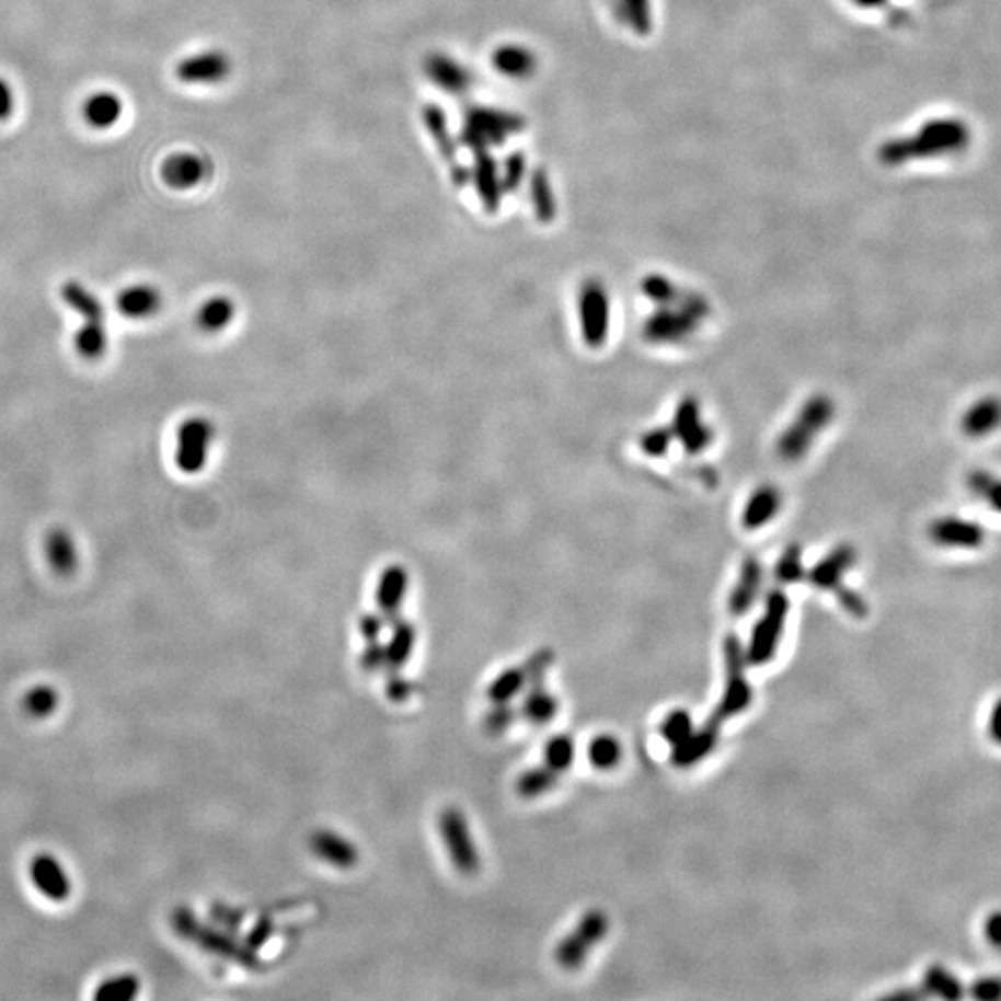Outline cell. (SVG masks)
Returning <instances> with one entry per match:
<instances>
[{"label":"cell","mask_w":1001,"mask_h":1001,"mask_svg":"<svg viewBox=\"0 0 1001 1001\" xmlns=\"http://www.w3.org/2000/svg\"><path fill=\"white\" fill-rule=\"evenodd\" d=\"M966 486L977 499L985 500L994 513L1001 514V476L985 470L971 471L966 479Z\"/></svg>","instance_id":"8d00e7d4"},{"label":"cell","mask_w":1001,"mask_h":1001,"mask_svg":"<svg viewBox=\"0 0 1001 1001\" xmlns=\"http://www.w3.org/2000/svg\"><path fill=\"white\" fill-rule=\"evenodd\" d=\"M163 297L152 284H130L115 297V308L127 320L141 321L160 312Z\"/></svg>","instance_id":"7402d4cb"},{"label":"cell","mask_w":1001,"mask_h":1001,"mask_svg":"<svg viewBox=\"0 0 1001 1001\" xmlns=\"http://www.w3.org/2000/svg\"><path fill=\"white\" fill-rule=\"evenodd\" d=\"M720 727H722V725L709 720L698 733L692 730V735L687 736L681 744L674 746L671 762H674L677 768H692L694 764H698V762H701V760L705 759L706 755H711L712 751H714V748H716L720 738Z\"/></svg>","instance_id":"d4e9b609"},{"label":"cell","mask_w":1001,"mask_h":1001,"mask_svg":"<svg viewBox=\"0 0 1001 1001\" xmlns=\"http://www.w3.org/2000/svg\"><path fill=\"white\" fill-rule=\"evenodd\" d=\"M45 556L53 572L60 577H71L79 567V545L66 529H53L45 538Z\"/></svg>","instance_id":"4316f807"},{"label":"cell","mask_w":1001,"mask_h":1001,"mask_svg":"<svg viewBox=\"0 0 1001 1001\" xmlns=\"http://www.w3.org/2000/svg\"><path fill=\"white\" fill-rule=\"evenodd\" d=\"M556 712H559V701H556L555 695L548 692L543 684L529 687V692H527L523 705H521V714L531 724H550L551 720L555 718Z\"/></svg>","instance_id":"d6a6232c"},{"label":"cell","mask_w":1001,"mask_h":1001,"mask_svg":"<svg viewBox=\"0 0 1001 1001\" xmlns=\"http://www.w3.org/2000/svg\"><path fill=\"white\" fill-rule=\"evenodd\" d=\"M310 850L315 856H320L321 861H325L336 868L349 870L360 861L358 850L350 844L349 840L340 837L338 832L325 831V829L314 832L310 837Z\"/></svg>","instance_id":"484cf974"},{"label":"cell","mask_w":1001,"mask_h":1001,"mask_svg":"<svg viewBox=\"0 0 1001 1001\" xmlns=\"http://www.w3.org/2000/svg\"><path fill=\"white\" fill-rule=\"evenodd\" d=\"M516 716H518V712L510 706V703H497V705H494V709L486 714L484 727H486V730L492 733V735H500V733H505V730L516 722Z\"/></svg>","instance_id":"7dc6e473"},{"label":"cell","mask_w":1001,"mask_h":1001,"mask_svg":"<svg viewBox=\"0 0 1001 1001\" xmlns=\"http://www.w3.org/2000/svg\"><path fill=\"white\" fill-rule=\"evenodd\" d=\"M122 99L110 91L93 93L91 97L85 99L84 108H82L85 123L97 130L114 127L115 123L122 119Z\"/></svg>","instance_id":"f546056e"},{"label":"cell","mask_w":1001,"mask_h":1001,"mask_svg":"<svg viewBox=\"0 0 1001 1001\" xmlns=\"http://www.w3.org/2000/svg\"><path fill=\"white\" fill-rule=\"evenodd\" d=\"M580 336L590 349L603 347L610 331V299L603 284L596 278L583 283L577 297Z\"/></svg>","instance_id":"9c48e42d"},{"label":"cell","mask_w":1001,"mask_h":1001,"mask_svg":"<svg viewBox=\"0 0 1001 1001\" xmlns=\"http://www.w3.org/2000/svg\"><path fill=\"white\" fill-rule=\"evenodd\" d=\"M671 440H674L671 427L649 428L640 438V447H642V451L646 452L647 457L660 459L670 449Z\"/></svg>","instance_id":"bcb514c9"},{"label":"cell","mask_w":1001,"mask_h":1001,"mask_svg":"<svg viewBox=\"0 0 1001 1001\" xmlns=\"http://www.w3.org/2000/svg\"><path fill=\"white\" fill-rule=\"evenodd\" d=\"M495 71L508 79H527L537 71V56L521 45H500L492 55Z\"/></svg>","instance_id":"f1b7e54d"},{"label":"cell","mask_w":1001,"mask_h":1001,"mask_svg":"<svg viewBox=\"0 0 1001 1001\" xmlns=\"http://www.w3.org/2000/svg\"><path fill=\"white\" fill-rule=\"evenodd\" d=\"M61 299L67 308L80 315L79 329L74 332V350L85 360H99L106 355L110 344L106 307L95 291L79 280H69L61 288Z\"/></svg>","instance_id":"6da1fadb"},{"label":"cell","mask_w":1001,"mask_h":1001,"mask_svg":"<svg viewBox=\"0 0 1001 1001\" xmlns=\"http://www.w3.org/2000/svg\"><path fill=\"white\" fill-rule=\"evenodd\" d=\"M171 928L175 933L182 936L184 941L192 942L195 946L203 947L205 952L214 953L221 959L230 960L235 965L245 966L249 970L260 968V959L256 952L251 950L248 944L232 939L223 929L211 928L200 922L194 912L187 907H175L171 912Z\"/></svg>","instance_id":"3957f363"},{"label":"cell","mask_w":1001,"mask_h":1001,"mask_svg":"<svg viewBox=\"0 0 1001 1001\" xmlns=\"http://www.w3.org/2000/svg\"><path fill=\"white\" fill-rule=\"evenodd\" d=\"M835 591H837L839 603L842 605L853 618H864V615L868 614V605L864 601L863 596H859L856 591L845 588L844 585L837 586Z\"/></svg>","instance_id":"681fc988"},{"label":"cell","mask_w":1001,"mask_h":1001,"mask_svg":"<svg viewBox=\"0 0 1001 1001\" xmlns=\"http://www.w3.org/2000/svg\"><path fill=\"white\" fill-rule=\"evenodd\" d=\"M363 668L366 671H377L387 666V646L377 642H368V646L363 653Z\"/></svg>","instance_id":"816d5d0a"},{"label":"cell","mask_w":1001,"mask_h":1001,"mask_svg":"<svg viewBox=\"0 0 1001 1001\" xmlns=\"http://www.w3.org/2000/svg\"><path fill=\"white\" fill-rule=\"evenodd\" d=\"M139 992V979L130 974L112 977L99 985L93 998L99 1001H128Z\"/></svg>","instance_id":"60d3db41"},{"label":"cell","mask_w":1001,"mask_h":1001,"mask_svg":"<svg viewBox=\"0 0 1001 1001\" xmlns=\"http://www.w3.org/2000/svg\"><path fill=\"white\" fill-rule=\"evenodd\" d=\"M553 652L551 649H540V652L534 653L529 663L523 666L527 674V684L532 687V684H543V677H545V671L550 670L551 664H553Z\"/></svg>","instance_id":"c3c4849f"},{"label":"cell","mask_w":1001,"mask_h":1001,"mask_svg":"<svg viewBox=\"0 0 1001 1001\" xmlns=\"http://www.w3.org/2000/svg\"><path fill=\"white\" fill-rule=\"evenodd\" d=\"M855 561V548L851 543H840L808 572V580L820 590H835L837 586L842 585L844 575L850 572Z\"/></svg>","instance_id":"cb8c5ba5"},{"label":"cell","mask_w":1001,"mask_h":1001,"mask_svg":"<svg viewBox=\"0 0 1001 1001\" xmlns=\"http://www.w3.org/2000/svg\"><path fill=\"white\" fill-rule=\"evenodd\" d=\"M423 73L438 90L449 95H464L475 82L468 66L446 53H430L425 56Z\"/></svg>","instance_id":"2e32d148"},{"label":"cell","mask_w":1001,"mask_h":1001,"mask_svg":"<svg viewBox=\"0 0 1001 1001\" xmlns=\"http://www.w3.org/2000/svg\"><path fill=\"white\" fill-rule=\"evenodd\" d=\"M526 128V119L510 110L494 106H471L465 110L460 127V146L468 151L484 152L499 147Z\"/></svg>","instance_id":"277c9868"},{"label":"cell","mask_w":1001,"mask_h":1001,"mask_svg":"<svg viewBox=\"0 0 1001 1001\" xmlns=\"http://www.w3.org/2000/svg\"><path fill=\"white\" fill-rule=\"evenodd\" d=\"M12 91L4 84V80H0V119H7L8 115L12 114Z\"/></svg>","instance_id":"11a10c76"},{"label":"cell","mask_w":1001,"mask_h":1001,"mask_svg":"<svg viewBox=\"0 0 1001 1001\" xmlns=\"http://www.w3.org/2000/svg\"><path fill=\"white\" fill-rule=\"evenodd\" d=\"M646 0H629V10L633 13L634 21H638L636 26L644 25V15H646V7H644Z\"/></svg>","instance_id":"9f6ffc18"},{"label":"cell","mask_w":1001,"mask_h":1001,"mask_svg":"<svg viewBox=\"0 0 1001 1001\" xmlns=\"http://www.w3.org/2000/svg\"><path fill=\"white\" fill-rule=\"evenodd\" d=\"M781 492L773 484H762L755 490L744 507L743 526L748 531H759L770 523L781 510Z\"/></svg>","instance_id":"83f0119b"},{"label":"cell","mask_w":1001,"mask_h":1001,"mask_svg":"<svg viewBox=\"0 0 1001 1001\" xmlns=\"http://www.w3.org/2000/svg\"><path fill=\"white\" fill-rule=\"evenodd\" d=\"M588 760L598 770H612L622 760V746L614 736L599 735L588 744Z\"/></svg>","instance_id":"74e56055"},{"label":"cell","mask_w":1001,"mask_h":1001,"mask_svg":"<svg viewBox=\"0 0 1001 1001\" xmlns=\"http://www.w3.org/2000/svg\"><path fill=\"white\" fill-rule=\"evenodd\" d=\"M802 548L797 543H791L784 548L783 555L775 566V579L779 585H794L797 580L803 579L805 567H803Z\"/></svg>","instance_id":"b9f144b4"},{"label":"cell","mask_w":1001,"mask_h":1001,"mask_svg":"<svg viewBox=\"0 0 1001 1001\" xmlns=\"http://www.w3.org/2000/svg\"><path fill=\"white\" fill-rule=\"evenodd\" d=\"M791 610L789 596L781 588L770 591L767 596L764 610L759 622L755 623L753 633L749 638L746 658L751 666H764L772 663L778 652L779 640L783 636L786 615Z\"/></svg>","instance_id":"52a82bcc"},{"label":"cell","mask_w":1001,"mask_h":1001,"mask_svg":"<svg viewBox=\"0 0 1001 1001\" xmlns=\"http://www.w3.org/2000/svg\"><path fill=\"white\" fill-rule=\"evenodd\" d=\"M58 692L49 684H39L34 687L23 695V711L31 718H47L58 706Z\"/></svg>","instance_id":"ab89813d"},{"label":"cell","mask_w":1001,"mask_h":1001,"mask_svg":"<svg viewBox=\"0 0 1001 1001\" xmlns=\"http://www.w3.org/2000/svg\"><path fill=\"white\" fill-rule=\"evenodd\" d=\"M232 73V60L223 50H203L192 55L176 66V79L182 84L216 85L229 79Z\"/></svg>","instance_id":"5bb4252c"},{"label":"cell","mask_w":1001,"mask_h":1001,"mask_svg":"<svg viewBox=\"0 0 1001 1001\" xmlns=\"http://www.w3.org/2000/svg\"><path fill=\"white\" fill-rule=\"evenodd\" d=\"M609 931V918L599 909H591L580 918L577 928L559 942L555 950V959L562 968L566 970H577L585 965L588 959V953L591 947L599 944V941L607 935Z\"/></svg>","instance_id":"30bf717a"},{"label":"cell","mask_w":1001,"mask_h":1001,"mask_svg":"<svg viewBox=\"0 0 1001 1001\" xmlns=\"http://www.w3.org/2000/svg\"><path fill=\"white\" fill-rule=\"evenodd\" d=\"M235 304L230 297L214 296L197 310V326L206 334H218L232 323Z\"/></svg>","instance_id":"4dcf8cb0"},{"label":"cell","mask_w":1001,"mask_h":1001,"mask_svg":"<svg viewBox=\"0 0 1001 1001\" xmlns=\"http://www.w3.org/2000/svg\"><path fill=\"white\" fill-rule=\"evenodd\" d=\"M531 203L534 216L540 223H551L555 219L556 203L551 189L550 176L545 171L537 170L531 176Z\"/></svg>","instance_id":"836d02e7"},{"label":"cell","mask_w":1001,"mask_h":1001,"mask_svg":"<svg viewBox=\"0 0 1001 1001\" xmlns=\"http://www.w3.org/2000/svg\"><path fill=\"white\" fill-rule=\"evenodd\" d=\"M764 580V569L759 559L753 555L746 556L740 564V574L736 579L735 588L729 596V612L735 618L748 614L755 601L759 598L760 588Z\"/></svg>","instance_id":"603a6c76"},{"label":"cell","mask_w":1001,"mask_h":1001,"mask_svg":"<svg viewBox=\"0 0 1001 1001\" xmlns=\"http://www.w3.org/2000/svg\"><path fill=\"white\" fill-rule=\"evenodd\" d=\"M470 181L473 182L479 200L484 210L488 214H495L499 210L503 203V182H500V170L492 152H475L473 154V165L470 170Z\"/></svg>","instance_id":"ac0fdd59"},{"label":"cell","mask_w":1001,"mask_h":1001,"mask_svg":"<svg viewBox=\"0 0 1001 1001\" xmlns=\"http://www.w3.org/2000/svg\"><path fill=\"white\" fill-rule=\"evenodd\" d=\"M692 730H694L692 716L687 711L670 712L660 725V735L666 743L670 744L671 748L681 744L687 736L692 735Z\"/></svg>","instance_id":"ee69618b"},{"label":"cell","mask_w":1001,"mask_h":1001,"mask_svg":"<svg viewBox=\"0 0 1001 1001\" xmlns=\"http://www.w3.org/2000/svg\"><path fill=\"white\" fill-rule=\"evenodd\" d=\"M725 688L722 700L716 711L712 714V722L724 725L730 718L748 711L753 700V692L746 677V649L736 634H727L724 638Z\"/></svg>","instance_id":"8992f818"},{"label":"cell","mask_w":1001,"mask_h":1001,"mask_svg":"<svg viewBox=\"0 0 1001 1001\" xmlns=\"http://www.w3.org/2000/svg\"><path fill=\"white\" fill-rule=\"evenodd\" d=\"M556 783H559V773L543 764V767L531 768L526 773H521L516 781V792H518V796L526 797V799H534V797L553 791Z\"/></svg>","instance_id":"d590c367"},{"label":"cell","mask_w":1001,"mask_h":1001,"mask_svg":"<svg viewBox=\"0 0 1001 1001\" xmlns=\"http://www.w3.org/2000/svg\"><path fill=\"white\" fill-rule=\"evenodd\" d=\"M928 537L939 548L947 550H977L985 543L987 531L981 523L959 516H942L931 521Z\"/></svg>","instance_id":"4fadbf2b"},{"label":"cell","mask_w":1001,"mask_h":1001,"mask_svg":"<svg viewBox=\"0 0 1001 1001\" xmlns=\"http://www.w3.org/2000/svg\"><path fill=\"white\" fill-rule=\"evenodd\" d=\"M31 877L34 887L50 901H66L71 896L69 875L53 855H37L31 863Z\"/></svg>","instance_id":"ffe728a7"},{"label":"cell","mask_w":1001,"mask_h":1001,"mask_svg":"<svg viewBox=\"0 0 1001 1001\" xmlns=\"http://www.w3.org/2000/svg\"><path fill=\"white\" fill-rule=\"evenodd\" d=\"M527 163L523 152H513L500 168V182L505 194H513L526 179Z\"/></svg>","instance_id":"f6af8a7d"},{"label":"cell","mask_w":1001,"mask_h":1001,"mask_svg":"<svg viewBox=\"0 0 1001 1001\" xmlns=\"http://www.w3.org/2000/svg\"><path fill=\"white\" fill-rule=\"evenodd\" d=\"M526 687V668H508V670L500 671L499 676L495 677L488 690H486V695H488V700L494 705H497V703H510L519 692H523Z\"/></svg>","instance_id":"e575fe53"},{"label":"cell","mask_w":1001,"mask_h":1001,"mask_svg":"<svg viewBox=\"0 0 1001 1001\" xmlns=\"http://www.w3.org/2000/svg\"><path fill=\"white\" fill-rule=\"evenodd\" d=\"M387 694L392 701H404L412 694L411 682L403 677H392L388 681Z\"/></svg>","instance_id":"db71d44e"},{"label":"cell","mask_w":1001,"mask_h":1001,"mask_svg":"<svg viewBox=\"0 0 1001 1001\" xmlns=\"http://www.w3.org/2000/svg\"><path fill=\"white\" fill-rule=\"evenodd\" d=\"M438 829L457 872L462 875H475L481 868V855L471 839L465 816L459 808H446L438 820Z\"/></svg>","instance_id":"8fae6325"},{"label":"cell","mask_w":1001,"mask_h":1001,"mask_svg":"<svg viewBox=\"0 0 1001 1001\" xmlns=\"http://www.w3.org/2000/svg\"><path fill=\"white\" fill-rule=\"evenodd\" d=\"M671 433L690 455H700L711 446L712 430L703 422L700 401L694 395H687L677 404Z\"/></svg>","instance_id":"9a60e30c"},{"label":"cell","mask_w":1001,"mask_h":1001,"mask_svg":"<svg viewBox=\"0 0 1001 1001\" xmlns=\"http://www.w3.org/2000/svg\"><path fill=\"white\" fill-rule=\"evenodd\" d=\"M642 291H644L647 299L655 302L657 307L674 304V302L679 301V297H681V291H679L676 284L668 280V278L660 277V275H649V277L644 278Z\"/></svg>","instance_id":"7bdbcfd3"},{"label":"cell","mask_w":1001,"mask_h":1001,"mask_svg":"<svg viewBox=\"0 0 1001 1001\" xmlns=\"http://www.w3.org/2000/svg\"><path fill=\"white\" fill-rule=\"evenodd\" d=\"M835 401L824 393L813 395L803 403L791 425L784 428L778 440V455L784 462L805 459L816 438L829 427L835 417Z\"/></svg>","instance_id":"5b68a950"},{"label":"cell","mask_w":1001,"mask_h":1001,"mask_svg":"<svg viewBox=\"0 0 1001 1001\" xmlns=\"http://www.w3.org/2000/svg\"><path fill=\"white\" fill-rule=\"evenodd\" d=\"M384 615L375 614V612H366V614L360 618V633H363L364 640L366 642H377L379 640L380 633H382V628H384Z\"/></svg>","instance_id":"f5cc1de1"},{"label":"cell","mask_w":1001,"mask_h":1001,"mask_svg":"<svg viewBox=\"0 0 1001 1001\" xmlns=\"http://www.w3.org/2000/svg\"><path fill=\"white\" fill-rule=\"evenodd\" d=\"M575 759V744L567 735H556L543 748V764L553 772L564 773L572 768Z\"/></svg>","instance_id":"f35d334b"},{"label":"cell","mask_w":1001,"mask_h":1001,"mask_svg":"<svg viewBox=\"0 0 1001 1001\" xmlns=\"http://www.w3.org/2000/svg\"><path fill=\"white\" fill-rule=\"evenodd\" d=\"M210 176V162L195 152L171 154L162 165V179L171 189H194Z\"/></svg>","instance_id":"e0dca14e"},{"label":"cell","mask_w":1001,"mask_h":1001,"mask_svg":"<svg viewBox=\"0 0 1001 1001\" xmlns=\"http://www.w3.org/2000/svg\"><path fill=\"white\" fill-rule=\"evenodd\" d=\"M960 430L970 440H981L1001 428V398L977 399L963 412Z\"/></svg>","instance_id":"44dd1931"},{"label":"cell","mask_w":1001,"mask_h":1001,"mask_svg":"<svg viewBox=\"0 0 1001 1001\" xmlns=\"http://www.w3.org/2000/svg\"><path fill=\"white\" fill-rule=\"evenodd\" d=\"M422 119L425 130H427L430 139L435 141L440 157L451 165L452 184L457 187H464L470 182V171L465 170L464 165L457 163L459 143H457V139H455L451 128H449V119H447L446 112L438 104L428 103L423 106Z\"/></svg>","instance_id":"7c38bea8"},{"label":"cell","mask_w":1001,"mask_h":1001,"mask_svg":"<svg viewBox=\"0 0 1001 1001\" xmlns=\"http://www.w3.org/2000/svg\"><path fill=\"white\" fill-rule=\"evenodd\" d=\"M409 583H411L409 572L401 564H390L382 569L379 583H377L375 599H377L380 614L384 615L387 622L398 620L399 610L403 607L406 591H409Z\"/></svg>","instance_id":"d6986e66"},{"label":"cell","mask_w":1001,"mask_h":1001,"mask_svg":"<svg viewBox=\"0 0 1001 1001\" xmlns=\"http://www.w3.org/2000/svg\"><path fill=\"white\" fill-rule=\"evenodd\" d=\"M416 629L412 623L395 620L392 636L387 644V666L390 670H401L404 664L409 663L414 646H416Z\"/></svg>","instance_id":"1f68e13d"},{"label":"cell","mask_w":1001,"mask_h":1001,"mask_svg":"<svg viewBox=\"0 0 1001 1001\" xmlns=\"http://www.w3.org/2000/svg\"><path fill=\"white\" fill-rule=\"evenodd\" d=\"M711 314V307L700 294H681L674 304L658 307L646 323L644 338L652 344H682L692 338L701 323Z\"/></svg>","instance_id":"7a4b0ae2"},{"label":"cell","mask_w":1001,"mask_h":1001,"mask_svg":"<svg viewBox=\"0 0 1001 1001\" xmlns=\"http://www.w3.org/2000/svg\"><path fill=\"white\" fill-rule=\"evenodd\" d=\"M216 427L208 417L189 416L176 427L175 464L186 475H197L210 460Z\"/></svg>","instance_id":"ba28073f"},{"label":"cell","mask_w":1001,"mask_h":1001,"mask_svg":"<svg viewBox=\"0 0 1001 1001\" xmlns=\"http://www.w3.org/2000/svg\"><path fill=\"white\" fill-rule=\"evenodd\" d=\"M273 933H275V923L272 918H260L258 922L254 923V928L249 931L245 944L254 952H258L260 947L272 939Z\"/></svg>","instance_id":"f907efd6"}]
</instances>
